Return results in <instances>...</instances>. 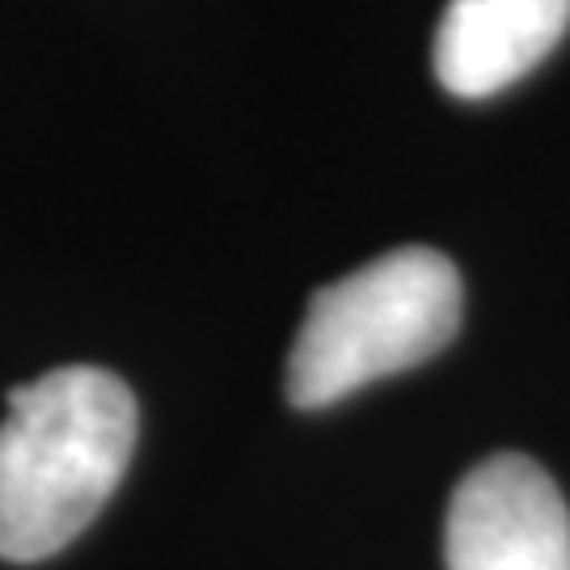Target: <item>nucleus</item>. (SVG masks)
<instances>
[{"label":"nucleus","instance_id":"1","mask_svg":"<svg viewBox=\"0 0 570 570\" xmlns=\"http://www.w3.org/2000/svg\"><path fill=\"white\" fill-rule=\"evenodd\" d=\"M0 558L42 562L72 546L131 465L140 410L106 367H56L4 393Z\"/></svg>","mask_w":570,"mask_h":570},{"label":"nucleus","instance_id":"2","mask_svg":"<svg viewBox=\"0 0 570 570\" xmlns=\"http://www.w3.org/2000/svg\"><path fill=\"white\" fill-rule=\"evenodd\" d=\"M461 305L456 266L428 245L389 249L317 287L287 355V402L322 410L381 376L428 364L456 338Z\"/></svg>","mask_w":570,"mask_h":570},{"label":"nucleus","instance_id":"3","mask_svg":"<svg viewBox=\"0 0 570 570\" xmlns=\"http://www.w3.org/2000/svg\"><path fill=\"white\" fill-rule=\"evenodd\" d=\"M449 570H570V508L546 469L499 452L469 469L444 524Z\"/></svg>","mask_w":570,"mask_h":570},{"label":"nucleus","instance_id":"4","mask_svg":"<svg viewBox=\"0 0 570 570\" xmlns=\"http://www.w3.org/2000/svg\"><path fill=\"white\" fill-rule=\"evenodd\" d=\"M570 0H449L435 30V77L452 98H494L550 56Z\"/></svg>","mask_w":570,"mask_h":570}]
</instances>
